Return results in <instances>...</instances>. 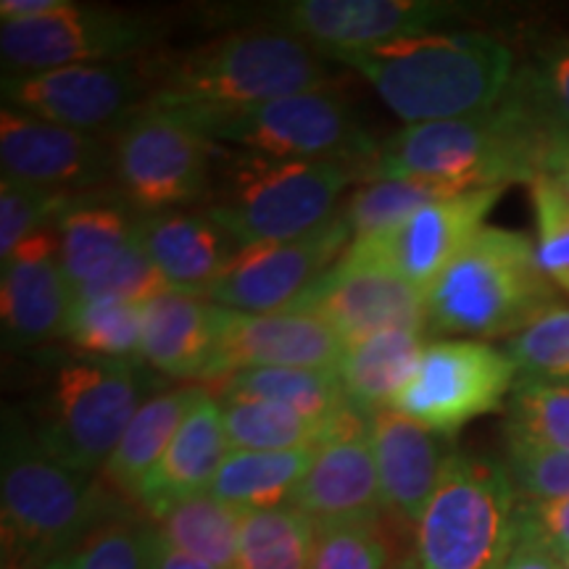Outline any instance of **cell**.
Listing matches in <instances>:
<instances>
[{"label":"cell","mask_w":569,"mask_h":569,"mask_svg":"<svg viewBox=\"0 0 569 569\" xmlns=\"http://www.w3.org/2000/svg\"><path fill=\"white\" fill-rule=\"evenodd\" d=\"M390 549L380 522H346L317 528L309 569H388Z\"/></svg>","instance_id":"cell-41"},{"label":"cell","mask_w":569,"mask_h":569,"mask_svg":"<svg viewBox=\"0 0 569 569\" xmlns=\"http://www.w3.org/2000/svg\"><path fill=\"white\" fill-rule=\"evenodd\" d=\"M151 101L167 111L234 109L330 84L319 51L284 30L211 38L151 69Z\"/></svg>","instance_id":"cell-4"},{"label":"cell","mask_w":569,"mask_h":569,"mask_svg":"<svg viewBox=\"0 0 569 569\" xmlns=\"http://www.w3.org/2000/svg\"><path fill=\"white\" fill-rule=\"evenodd\" d=\"M369 438L380 478L382 515L415 532L453 448L448 446V438L393 409L369 415Z\"/></svg>","instance_id":"cell-22"},{"label":"cell","mask_w":569,"mask_h":569,"mask_svg":"<svg viewBox=\"0 0 569 569\" xmlns=\"http://www.w3.org/2000/svg\"><path fill=\"white\" fill-rule=\"evenodd\" d=\"M517 538L532 540L565 561L569 557V498H553V501L519 498Z\"/></svg>","instance_id":"cell-44"},{"label":"cell","mask_w":569,"mask_h":569,"mask_svg":"<svg viewBox=\"0 0 569 569\" xmlns=\"http://www.w3.org/2000/svg\"><path fill=\"white\" fill-rule=\"evenodd\" d=\"M0 169L3 180L80 196L113 180V142L3 106Z\"/></svg>","instance_id":"cell-18"},{"label":"cell","mask_w":569,"mask_h":569,"mask_svg":"<svg viewBox=\"0 0 569 569\" xmlns=\"http://www.w3.org/2000/svg\"><path fill=\"white\" fill-rule=\"evenodd\" d=\"M565 567H567V569H569V557H567V559H565Z\"/></svg>","instance_id":"cell-51"},{"label":"cell","mask_w":569,"mask_h":569,"mask_svg":"<svg viewBox=\"0 0 569 569\" xmlns=\"http://www.w3.org/2000/svg\"><path fill=\"white\" fill-rule=\"evenodd\" d=\"M151 525L109 511L77 546L80 569H146V540Z\"/></svg>","instance_id":"cell-42"},{"label":"cell","mask_w":569,"mask_h":569,"mask_svg":"<svg viewBox=\"0 0 569 569\" xmlns=\"http://www.w3.org/2000/svg\"><path fill=\"white\" fill-rule=\"evenodd\" d=\"M427 348L425 330H388L343 348L336 372L348 401L365 415L390 409L415 377Z\"/></svg>","instance_id":"cell-27"},{"label":"cell","mask_w":569,"mask_h":569,"mask_svg":"<svg viewBox=\"0 0 569 569\" xmlns=\"http://www.w3.org/2000/svg\"><path fill=\"white\" fill-rule=\"evenodd\" d=\"M206 396L201 386H182L174 390H161L142 403L138 415L132 417L130 427L119 440L117 451L111 453L109 465L103 467V486L138 501V490L151 472L167 446L180 430L184 417Z\"/></svg>","instance_id":"cell-28"},{"label":"cell","mask_w":569,"mask_h":569,"mask_svg":"<svg viewBox=\"0 0 569 569\" xmlns=\"http://www.w3.org/2000/svg\"><path fill=\"white\" fill-rule=\"evenodd\" d=\"M227 440L232 451H298L317 448L327 438L365 411H351L338 422L306 417L301 411L284 407L280 401L256 398L243 393H222L219 398Z\"/></svg>","instance_id":"cell-29"},{"label":"cell","mask_w":569,"mask_h":569,"mask_svg":"<svg viewBox=\"0 0 569 569\" xmlns=\"http://www.w3.org/2000/svg\"><path fill=\"white\" fill-rule=\"evenodd\" d=\"M507 467L511 486L519 498L528 501H553L569 498V453L546 451L522 443H507Z\"/></svg>","instance_id":"cell-43"},{"label":"cell","mask_w":569,"mask_h":569,"mask_svg":"<svg viewBox=\"0 0 569 569\" xmlns=\"http://www.w3.org/2000/svg\"><path fill=\"white\" fill-rule=\"evenodd\" d=\"M538 174L549 177L569 198V134H559V138L551 140V146L543 153V161H540Z\"/></svg>","instance_id":"cell-47"},{"label":"cell","mask_w":569,"mask_h":569,"mask_svg":"<svg viewBox=\"0 0 569 569\" xmlns=\"http://www.w3.org/2000/svg\"><path fill=\"white\" fill-rule=\"evenodd\" d=\"M507 188L467 190L419 209L407 222L351 240V251L393 269L415 288L427 290L457 261L486 227V219Z\"/></svg>","instance_id":"cell-16"},{"label":"cell","mask_w":569,"mask_h":569,"mask_svg":"<svg viewBox=\"0 0 569 569\" xmlns=\"http://www.w3.org/2000/svg\"><path fill=\"white\" fill-rule=\"evenodd\" d=\"M219 390L280 401L284 407L301 411L306 417L322 419V422H338L356 411L336 369H248V372H238L219 382Z\"/></svg>","instance_id":"cell-32"},{"label":"cell","mask_w":569,"mask_h":569,"mask_svg":"<svg viewBox=\"0 0 569 569\" xmlns=\"http://www.w3.org/2000/svg\"><path fill=\"white\" fill-rule=\"evenodd\" d=\"M315 543L317 525L293 503L246 511L234 569H309Z\"/></svg>","instance_id":"cell-33"},{"label":"cell","mask_w":569,"mask_h":569,"mask_svg":"<svg viewBox=\"0 0 569 569\" xmlns=\"http://www.w3.org/2000/svg\"><path fill=\"white\" fill-rule=\"evenodd\" d=\"M501 569H567L557 553H551L543 546L532 543V540L517 538L515 549H511L509 559L503 561Z\"/></svg>","instance_id":"cell-46"},{"label":"cell","mask_w":569,"mask_h":569,"mask_svg":"<svg viewBox=\"0 0 569 569\" xmlns=\"http://www.w3.org/2000/svg\"><path fill=\"white\" fill-rule=\"evenodd\" d=\"M536 217V253L546 277L569 296V198L549 177L536 174L528 182Z\"/></svg>","instance_id":"cell-40"},{"label":"cell","mask_w":569,"mask_h":569,"mask_svg":"<svg viewBox=\"0 0 569 569\" xmlns=\"http://www.w3.org/2000/svg\"><path fill=\"white\" fill-rule=\"evenodd\" d=\"M343 340L322 319L301 311L243 315L227 309L222 338L206 382H222L248 369H336Z\"/></svg>","instance_id":"cell-19"},{"label":"cell","mask_w":569,"mask_h":569,"mask_svg":"<svg viewBox=\"0 0 569 569\" xmlns=\"http://www.w3.org/2000/svg\"><path fill=\"white\" fill-rule=\"evenodd\" d=\"M356 180L367 182V161H282L213 146L206 213L238 248L288 243L325 224Z\"/></svg>","instance_id":"cell-3"},{"label":"cell","mask_w":569,"mask_h":569,"mask_svg":"<svg viewBox=\"0 0 569 569\" xmlns=\"http://www.w3.org/2000/svg\"><path fill=\"white\" fill-rule=\"evenodd\" d=\"M113 182L140 213L211 198L213 146L174 111L142 106L113 130Z\"/></svg>","instance_id":"cell-10"},{"label":"cell","mask_w":569,"mask_h":569,"mask_svg":"<svg viewBox=\"0 0 569 569\" xmlns=\"http://www.w3.org/2000/svg\"><path fill=\"white\" fill-rule=\"evenodd\" d=\"M515 382V361L501 348L486 340H432L390 409L451 438L467 422L501 407Z\"/></svg>","instance_id":"cell-11"},{"label":"cell","mask_w":569,"mask_h":569,"mask_svg":"<svg viewBox=\"0 0 569 569\" xmlns=\"http://www.w3.org/2000/svg\"><path fill=\"white\" fill-rule=\"evenodd\" d=\"M146 569H217V567L184 557L182 551H177L174 546H169L151 525V528H148V540H146Z\"/></svg>","instance_id":"cell-45"},{"label":"cell","mask_w":569,"mask_h":569,"mask_svg":"<svg viewBox=\"0 0 569 569\" xmlns=\"http://www.w3.org/2000/svg\"><path fill=\"white\" fill-rule=\"evenodd\" d=\"M109 511L113 509L101 482L48 457L32 425L6 415L0 459L3 569H42L77 551Z\"/></svg>","instance_id":"cell-5"},{"label":"cell","mask_w":569,"mask_h":569,"mask_svg":"<svg viewBox=\"0 0 569 569\" xmlns=\"http://www.w3.org/2000/svg\"><path fill=\"white\" fill-rule=\"evenodd\" d=\"M315 448L298 451H230L206 493L240 511L290 507Z\"/></svg>","instance_id":"cell-30"},{"label":"cell","mask_w":569,"mask_h":569,"mask_svg":"<svg viewBox=\"0 0 569 569\" xmlns=\"http://www.w3.org/2000/svg\"><path fill=\"white\" fill-rule=\"evenodd\" d=\"M74 301L61 261L59 222L30 238L3 261L0 317L6 343L32 348L61 338Z\"/></svg>","instance_id":"cell-21"},{"label":"cell","mask_w":569,"mask_h":569,"mask_svg":"<svg viewBox=\"0 0 569 569\" xmlns=\"http://www.w3.org/2000/svg\"><path fill=\"white\" fill-rule=\"evenodd\" d=\"M284 311L322 319L343 346L388 330L427 332V296L393 269L351 248Z\"/></svg>","instance_id":"cell-15"},{"label":"cell","mask_w":569,"mask_h":569,"mask_svg":"<svg viewBox=\"0 0 569 569\" xmlns=\"http://www.w3.org/2000/svg\"><path fill=\"white\" fill-rule=\"evenodd\" d=\"M142 213L122 196L80 193L59 217L61 261L71 293H80L140 243Z\"/></svg>","instance_id":"cell-26"},{"label":"cell","mask_w":569,"mask_h":569,"mask_svg":"<svg viewBox=\"0 0 569 569\" xmlns=\"http://www.w3.org/2000/svg\"><path fill=\"white\" fill-rule=\"evenodd\" d=\"M330 59L365 77L407 127L486 113L515 80L509 48L482 32H422Z\"/></svg>","instance_id":"cell-1"},{"label":"cell","mask_w":569,"mask_h":569,"mask_svg":"<svg viewBox=\"0 0 569 569\" xmlns=\"http://www.w3.org/2000/svg\"><path fill=\"white\" fill-rule=\"evenodd\" d=\"M467 190L453 184H440L432 180H415V177H396V180H372L361 184L343 203V213L351 224L353 238L388 230L407 222L425 206L446 201Z\"/></svg>","instance_id":"cell-35"},{"label":"cell","mask_w":569,"mask_h":569,"mask_svg":"<svg viewBox=\"0 0 569 569\" xmlns=\"http://www.w3.org/2000/svg\"><path fill=\"white\" fill-rule=\"evenodd\" d=\"M42 569H80V561H77V551L63 553V557L48 561V565Z\"/></svg>","instance_id":"cell-49"},{"label":"cell","mask_w":569,"mask_h":569,"mask_svg":"<svg viewBox=\"0 0 569 569\" xmlns=\"http://www.w3.org/2000/svg\"><path fill=\"white\" fill-rule=\"evenodd\" d=\"M503 432L507 443L569 453V382H515Z\"/></svg>","instance_id":"cell-36"},{"label":"cell","mask_w":569,"mask_h":569,"mask_svg":"<svg viewBox=\"0 0 569 569\" xmlns=\"http://www.w3.org/2000/svg\"><path fill=\"white\" fill-rule=\"evenodd\" d=\"M71 0H3L0 3V19L3 21H32L48 13L67 9Z\"/></svg>","instance_id":"cell-48"},{"label":"cell","mask_w":569,"mask_h":569,"mask_svg":"<svg viewBox=\"0 0 569 569\" xmlns=\"http://www.w3.org/2000/svg\"><path fill=\"white\" fill-rule=\"evenodd\" d=\"M227 309L174 290L142 303V365L174 380H203L217 356Z\"/></svg>","instance_id":"cell-24"},{"label":"cell","mask_w":569,"mask_h":569,"mask_svg":"<svg viewBox=\"0 0 569 569\" xmlns=\"http://www.w3.org/2000/svg\"><path fill=\"white\" fill-rule=\"evenodd\" d=\"M230 451L222 409L217 398L206 390L193 411L184 417L172 443L142 480L138 503L148 517H156L177 501L206 493Z\"/></svg>","instance_id":"cell-25"},{"label":"cell","mask_w":569,"mask_h":569,"mask_svg":"<svg viewBox=\"0 0 569 569\" xmlns=\"http://www.w3.org/2000/svg\"><path fill=\"white\" fill-rule=\"evenodd\" d=\"M409 565H411V569H417V567H415V561H411V559H409Z\"/></svg>","instance_id":"cell-52"},{"label":"cell","mask_w":569,"mask_h":569,"mask_svg":"<svg viewBox=\"0 0 569 569\" xmlns=\"http://www.w3.org/2000/svg\"><path fill=\"white\" fill-rule=\"evenodd\" d=\"M213 146L282 161H372L377 142L338 92L319 88L234 109L174 111Z\"/></svg>","instance_id":"cell-9"},{"label":"cell","mask_w":569,"mask_h":569,"mask_svg":"<svg viewBox=\"0 0 569 569\" xmlns=\"http://www.w3.org/2000/svg\"><path fill=\"white\" fill-rule=\"evenodd\" d=\"M519 496L507 467L453 451L419 517L417 569H501L517 543Z\"/></svg>","instance_id":"cell-8"},{"label":"cell","mask_w":569,"mask_h":569,"mask_svg":"<svg viewBox=\"0 0 569 569\" xmlns=\"http://www.w3.org/2000/svg\"><path fill=\"white\" fill-rule=\"evenodd\" d=\"M517 382L569 380V306L557 303L507 340Z\"/></svg>","instance_id":"cell-38"},{"label":"cell","mask_w":569,"mask_h":569,"mask_svg":"<svg viewBox=\"0 0 569 569\" xmlns=\"http://www.w3.org/2000/svg\"><path fill=\"white\" fill-rule=\"evenodd\" d=\"M243 515L246 511L217 501L209 493H198L159 511L151 517V525L169 546H174L184 557L217 569H234Z\"/></svg>","instance_id":"cell-31"},{"label":"cell","mask_w":569,"mask_h":569,"mask_svg":"<svg viewBox=\"0 0 569 569\" xmlns=\"http://www.w3.org/2000/svg\"><path fill=\"white\" fill-rule=\"evenodd\" d=\"M61 338L90 359L142 365V306L113 298H74Z\"/></svg>","instance_id":"cell-34"},{"label":"cell","mask_w":569,"mask_h":569,"mask_svg":"<svg viewBox=\"0 0 569 569\" xmlns=\"http://www.w3.org/2000/svg\"><path fill=\"white\" fill-rule=\"evenodd\" d=\"M551 134L511 96L478 117L409 124L377 148L367 182L415 177L461 190L507 188L540 172Z\"/></svg>","instance_id":"cell-2"},{"label":"cell","mask_w":569,"mask_h":569,"mask_svg":"<svg viewBox=\"0 0 569 569\" xmlns=\"http://www.w3.org/2000/svg\"><path fill=\"white\" fill-rule=\"evenodd\" d=\"M459 17V6L440 0H293L274 19L327 59L432 32Z\"/></svg>","instance_id":"cell-17"},{"label":"cell","mask_w":569,"mask_h":569,"mask_svg":"<svg viewBox=\"0 0 569 569\" xmlns=\"http://www.w3.org/2000/svg\"><path fill=\"white\" fill-rule=\"evenodd\" d=\"M557 306V284L528 234L482 227L427 290V330L438 336H517Z\"/></svg>","instance_id":"cell-6"},{"label":"cell","mask_w":569,"mask_h":569,"mask_svg":"<svg viewBox=\"0 0 569 569\" xmlns=\"http://www.w3.org/2000/svg\"><path fill=\"white\" fill-rule=\"evenodd\" d=\"M396 569H411V565L407 561V565H401V567H396Z\"/></svg>","instance_id":"cell-50"},{"label":"cell","mask_w":569,"mask_h":569,"mask_svg":"<svg viewBox=\"0 0 569 569\" xmlns=\"http://www.w3.org/2000/svg\"><path fill=\"white\" fill-rule=\"evenodd\" d=\"M140 246L169 290L209 298L238 243L203 211L142 213Z\"/></svg>","instance_id":"cell-23"},{"label":"cell","mask_w":569,"mask_h":569,"mask_svg":"<svg viewBox=\"0 0 569 569\" xmlns=\"http://www.w3.org/2000/svg\"><path fill=\"white\" fill-rule=\"evenodd\" d=\"M343 206L303 238L238 248L206 301L243 315H274L296 303L351 246Z\"/></svg>","instance_id":"cell-14"},{"label":"cell","mask_w":569,"mask_h":569,"mask_svg":"<svg viewBox=\"0 0 569 569\" xmlns=\"http://www.w3.org/2000/svg\"><path fill=\"white\" fill-rule=\"evenodd\" d=\"M71 198L24 182H0V261L9 259L30 234L59 222Z\"/></svg>","instance_id":"cell-39"},{"label":"cell","mask_w":569,"mask_h":569,"mask_svg":"<svg viewBox=\"0 0 569 569\" xmlns=\"http://www.w3.org/2000/svg\"><path fill=\"white\" fill-rule=\"evenodd\" d=\"M509 90L551 138L569 134V38L546 46Z\"/></svg>","instance_id":"cell-37"},{"label":"cell","mask_w":569,"mask_h":569,"mask_svg":"<svg viewBox=\"0 0 569 569\" xmlns=\"http://www.w3.org/2000/svg\"><path fill=\"white\" fill-rule=\"evenodd\" d=\"M159 24L142 13L69 3L32 21H3L0 63L3 77L38 74L80 63L124 61L159 38Z\"/></svg>","instance_id":"cell-12"},{"label":"cell","mask_w":569,"mask_h":569,"mask_svg":"<svg viewBox=\"0 0 569 569\" xmlns=\"http://www.w3.org/2000/svg\"><path fill=\"white\" fill-rule=\"evenodd\" d=\"M293 507L317 528L380 522L382 496L369 438V415L353 417L343 430L315 448V459L296 490Z\"/></svg>","instance_id":"cell-20"},{"label":"cell","mask_w":569,"mask_h":569,"mask_svg":"<svg viewBox=\"0 0 569 569\" xmlns=\"http://www.w3.org/2000/svg\"><path fill=\"white\" fill-rule=\"evenodd\" d=\"M151 69H140L132 61L80 63L3 77L0 84L6 109L82 132L119 127L151 101Z\"/></svg>","instance_id":"cell-13"},{"label":"cell","mask_w":569,"mask_h":569,"mask_svg":"<svg viewBox=\"0 0 569 569\" xmlns=\"http://www.w3.org/2000/svg\"><path fill=\"white\" fill-rule=\"evenodd\" d=\"M151 380L134 361L74 359L56 367L32 407V432L48 457L92 478L103 472L138 415Z\"/></svg>","instance_id":"cell-7"}]
</instances>
